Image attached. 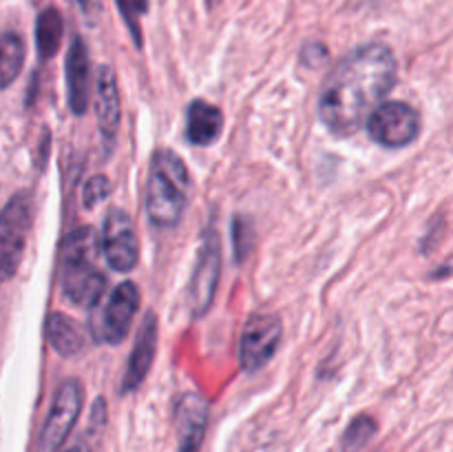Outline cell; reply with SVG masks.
I'll return each mask as SVG.
<instances>
[{
	"label": "cell",
	"instance_id": "obj_1",
	"mask_svg": "<svg viewBox=\"0 0 453 452\" xmlns=\"http://www.w3.org/2000/svg\"><path fill=\"white\" fill-rule=\"evenodd\" d=\"M398 78L396 56L388 44L370 43L341 58L319 96V115L339 137L357 133Z\"/></svg>",
	"mask_w": 453,
	"mask_h": 452
},
{
	"label": "cell",
	"instance_id": "obj_2",
	"mask_svg": "<svg viewBox=\"0 0 453 452\" xmlns=\"http://www.w3.org/2000/svg\"><path fill=\"white\" fill-rule=\"evenodd\" d=\"M100 233L91 226L71 230L62 242V295L73 306L93 308L102 300L106 277L97 269Z\"/></svg>",
	"mask_w": 453,
	"mask_h": 452
},
{
	"label": "cell",
	"instance_id": "obj_3",
	"mask_svg": "<svg viewBox=\"0 0 453 452\" xmlns=\"http://www.w3.org/2000/svg\"><path fill=\"white\" fill-rule=\"evenodd\" d=\"M190 175L184 160L168 149H157L150 160L146 182V215L157 229H173L180 224L188 204Z\"/></svg>",
	"mask_w": 453,
	"mask_h": 452
},
{
	"label": "cell",
	"instance_id": "obj_4",
	"mask_svg": "<svg viewBox=\"0 0 453 452\" xmlns=\"http://www.w3.org/2000/svg\"><path fill=\"white\" fill-rule=\"evenodd\" d=\"M34 224V195L18 191L0 211V284L18 273Z\"/></svg>",
	"mask_w": 453,
	"mask_h": 452
},
{
	"label": "cell",
	"instance_id": "obj_5",
	"mask_svg": "<svg viewBox=\"0 0 453 452\" xmlns=\"http://www.w3.org/2000/svg\"><path fill=\"white\" fill-rule=\"evenodd\" d=\"M140 308V288L133 282H122L113 288L106 301H97L91 313V332L97 344L118 346L128 337Z\"/></svg>",
	"mask_w": 453,
	"mask_h": 452
},
{
	"label": "cell",
	"instance_id": "obj_6",
	"mask_svg": "<svg viewBox=\"0 0 453 452\" xmlns=\"http://www.w3.org/2000/svg\"><path fill=\"white\" fill-rule=\"evenodd\" d=\"M84 401V388L78 379H65L58 386L56 394H53L51 408L47 412L42 428L38 434V446L35 452H58L66 437L73 430L75 421H78L80 410H82Z\"/></svg>",
	"mask_w": 453,
	"mask_h": 452
},
{
	"label": "cell",
	"instance_id": "obj_7",
	"mask_svg": "<svg viewBox=\"0 0 453 452\" xmlns=\"http://www.w3.org/2000/svg\"><path fill=\"white\" fill-rule=\"evenodd\" d=\"M367 133L385 149H405L418 137L420 115L407 102H385L367 118Z\"/></svg>",
	"mask_w": 453,
	"mask_h": 452
},
{
	"label": "cell",
	"instance_id": "obj_8",
	"mask_svg": "<svg viewBox=\"0 0 453 452\" xmlns=\"http://www.w3.org/2000/svg\"><path fill=\"white\" fill-rule=\"evenodd\" d=\"M221 277V238L215 229H206L202 233L199 244L197 264H195L193 279L188 286V304L190 313L195 317H202L208 313L215 300L217 286Z\"/></svg>",
	"mask_w": 453,
	"mask_h": 452
},
{
	"label": "cell",
	"instance_id": "obj_9",
	"mask_svg": "<svg viewBox=\"0 0 453 452\" xmlns=\"http://www.w3.org/2000/svg\"><path fill=\"white\" fill-rule=\"evenodd\" d=\"M100 251L109 266L118 273H128L140 260V244H137L135 226L131 215L124 208H111L104 217L100 235Z\"/></svg>",
	"mask_w": 453,
	"mask_h": 452
},
{
	"label": "cell",
	"instance_id": "obj_10",
	"mask_svg": "<svg viewBox=\"0 0 453 452\" xmlns=\"http://www.w3.org/2000/svg\"><path fill=\"white\" fill-rule=\"evenodd\" d=\"M283 323L277 315H252L239 339V363L246 372L264 368L281 346Z\"/></svg>",
	"mask_w": 453,
	"mask_h": 452
},
{
	"label": "cell",
	"instance_id": "obj_11",
	"mask_svg": "<svg viewBox=\"0 0 453 452\" xmlns=\"http://www.w3.org/2000/svg\"><path fill=\"white\" fill-rule=\"evenodd\" d=\"M208 424V403L202 394L186 393L175 403L177 452H199Z\"/></svg>",
	"mask_w": 453,
	"mask_h": 452
},
{
	"label": "cell",
	"instance_id": "obj_12",
	"mask_svg": "<svg viewBox=\"0 0 453 452\" xmlns=\"http://www.w3.org/2000/svg\"><path fill=\"white\" fill-rule=\"evenodd\" d=\"M66 97L69 106L75 115H82L88 106L91 96V60H88V49L80 35L71 40V47L66 51Z\"/></svg>",
	"mask_w": 453,
	"mask_h": 452
},
{
	"label": "cell",
	"instance_id": "obj_13",
	"mask_svg": "<svg viewBox=\"0 0 453 452\" xmlns=\"http://www.w3.org/2000/svg\"><path fill=\"white\" fill-rule=\"evenodd\" d=\"M155 350H157V317H155V313H146L144 322H142L140 331H137L133 353L128 357L127 372H124L122 394H128L140 388V384L146 379L150 366H153Z\"/></svg>",
	"mask_w": 453,
	"mask_h": 452
},
{
	"label": "cell",
	"instance_id": "obj_14",
	"mask_svg": "<svg viewBox=\"0 0 453 452\" xmlns=\"http://www.w3.org/2000/svg\"><path fill=\"white\" fill-rule=\"evenodd\" d=\"M96 93H97V124H100V133L104 137L106 144H113L115 133L119 129V118H122V105H119V91H118V78L115 71L109 65L100 66L96 80Z\"/></svg>",
	"mask_w": 453,
	"mask_h": 452
},
{
	"label": "cell",
	"instance_id": "obj_15",
	"mask_svg": "<svg viewBox=\"0 0 453 452\" xmlns=\"http://www.w3.org/2000/svg\"><path fill=\"white\" fill-rule=\"evenodd\" d=\"M224 131V113L206 100H193L186 111V140L195 146L215 144Z\"/></svg>",
	"mask_w": 453,
	"mask_h": 452
},
{
	"label": "cell",
	"instance_id": "obj_16",
	"mask_svg": "<svg viewBox=\"0 0 453 452\" xmlns=\"http://www.w3.org/2000/svg\"><path fill=\"white\" fill-rule=\"evenodd\" d=\"M44 331H47V339L51 344V348L56 350L60 357H73L82 350V335H80V328L75 326L73 319H69L62 313H51L44 323Z\"/></svg>",
	"mask_w": 453,
	"mask_h": 452
},
{
	"label": "cell",
	"instance_id": "obj_17",
	"mask_svg": "<svg viewBox=\"0 0 453 452\" xmlns=\"http://www.w3.org/2000/svg\"><path fill=\"white\" fill-rule=\"evenodd\" d=\"M62 34H65V22L60 12L56 7L42 9L35 20V47L42 60L56 56L62 44Z\"/></svg>",
	"mask_w": 453,
	"mask_h": 452
},
{
	"label": "cell",
	"instance_id": "obj_18",
	"mask_svg": "<svg viewBox=\"0 0 453 452\" xmlns=\"http://www.w3.org/2000/svg\"><path fill=\"white\" fill-rule=\"evenodd\" d=\"M25 65V40L16 31L0 34V89H7Z\"/></svg>",
	"mask_w": 453,
	"mask_h": 452
},
{
	"label": "cell",
	"instance_id": "obj_19",
	"mask_svg": "<svg viewBox=\"0 0 453 452\" xmlns=\"http://www.w3.org/2000/svg\"><path fill=\"white\" fill-rule=\"evenodd\" d=\"M376 430H379V425H376V421L372 419V417H367V415L357 417V419H354L352 424L348 425V430L343 433L341 448H343V452L363 450V448H365L367 443L374 439Z\"/></svg>",
	"mask_w": 453,
	"mask_h": 452
},
{
	"label": "cell",
	"instance_id": "obj_20",
	"mask_svg": "<svg viewBox=\"0 0 453 452\" xmlns=\"http://www.w3.org/2000/svg\"><path fill=\"white\" fill-rule=\"evenodd\" d=\"M122 13L124 22H127L128 31L133 35V43L142 47V18L149 12V0H115Z\"/></svg>",
	"mask_w": 453,
	"mask_h": 452
},
{
	"label": "cell",
	"instance_id": "obj_21",
	"mask_svg": "<svg viewBox=\"0 0 453 452\" xmlns=\"http://www.w3.org/2000/svg\"><path fill=\"white\" fill-rule=\"evenodd\" d=\"M109 195H111V180L106 175H102V173H97V175H93L91 180L84 184V191H82L84 208H88V211H91L93 207H97L100 202H104Z\"/></svg>",
	"mask_w": 453,
	"mask_h": 452
},
{
	"label": "cell",
	"instance_id": "obj_22",
	"mask_svg": "<svg viewBox=\"0 0 453 452\" xmlns=\"http://www.w3.org/2000/svg\"><path fill=\"white\" fill-rule=\"evenodd\" d=\"M233 242H234V260L242 264V261L246 260L248 251L252 248V226L246 217H234Z\"/></svg>",
	"mask_w": 453,
	"mask_h": 452
},
{
	"label": "cell",
	"instance_id": "obj_23",
	"mask_svg": "<svg viewBox=\"0 0 453 452\" xmlns=\"http://www.w3.org/2000/svg\"><path fill=\"white\" fill-rule=\"evenodd\" d=\"M75 3H78L80 7L87 9V12H88V9H91V4H93V0H75Z\"/></svg>",
	"mask_w": 453,
	"mask_h": 452
},
{
	"label": "cell",
	"instance_id": "obj_24",
	"mask_svg": "<svg viewBox=\"0 0 453 452\" xmlns=\"http://www.w3.org/2000/svg\"><path fill=\"white\" fill-rule=\"evenodd\" d=\"M217 3H219V0H206V7L208 9H215Z\"/></svg>",
	"mask_w": 453,
	"mask_h": 452
},
{
	"label": "cell",
	"instance_id": "obj_25",
	"mask_svg": "<svg viewBox=\"0 0 453 452\" xmlns=\"http://www.w3.org/2000/svg\"><path fill=\"white\" fill-rule=\"evenodd\" d=\"M66 452H82V450H80V448H69V450H66Z\"/></svg>",
	"mask_w": 453,
	"mask_h": 452
}]
</instances>
